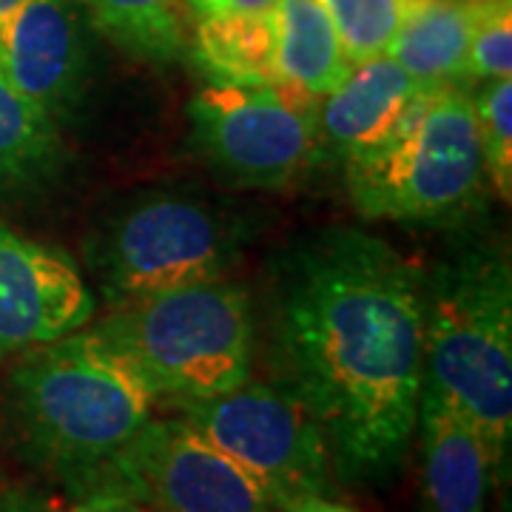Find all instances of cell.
<instances>
[{
    "mask_svg": "<svg viewBox=\"0 0 512 512\" xmlns=\"http://www.w3.org/2000/svg\"><path fill=\"white\" fill-rule=\"evenodd\" d=\"M342 165L365 220L461 225L484 191L473 94L458 83L424 86L379 146Z\"/></svg>",
    "mask_w": 512,
    "mask_h": 512,
    "instance_id": "cell-4",
    "label": "cell"
},
{
    "mask_svg": "<svg viewBox=\"0 0 512 512\" xmlns=\"http://www.w3.org/2000/svg\"><path fill=\"white\" fill-rule=\"evenodd\" d=\"M197 15H237V12H271L279 0H185Z\"/></svg>",
    "mask_w": 512,
    "mask_h": 512,
    "instance_id": "cell-23",
    "label": "cell"
},
{
    "mask_svg": "<svg viewBox=\"0 0 512 512\" xmlns=\"http://www.w3.org/2000/svg\"><path fill=\"white\" fill-rule=\"evenodd\" d=\"M63 157L55 120L0 72V197L49 185Z\"/></svg>",
    "mask_w": 512,
    "mask_h": 512,
    "instance_id": "cell-17",
    "label": "cell"
},
{
    "mask_svg": "<svg viewBox=\"0 0 512 512\" xmlns=\"http://www.w3.org/2000/svg\"><path fill=\"white\" fill-rule=\"evenodd\" d=\"M421 89L390 55L350 63L345 80L316 106L319 154L345 163L379 146Z\"/></svg>",
    "mask_w": 512,
    "mask_h": 512,
    "instance_id": "cell-12",
    "label": "cell"
},
{
    "mask_svg": "<svg viewBox=\"0 0 512 512\" xmlns=\"http://www.w3.org/2000/svg\"><path fill=\"white\" fill-rule=\"evenodd\" d=\"M274 18L279 86L311 100L328 97L350 72V60L322 0H279Z\"/></svg>",
    "mask_w": 512,
    "mask_h": 512,
    "instance_id": "cell-15",
    "label": "cell"
},
{
    "mask_svg": "<svg viewBox=\"0 0 512 512\" xmlns=\"http://www.w3.org/2000/svg\"><path fill=\"white\" fill-rule=\"evenodd\" d=\"M94 308L72 256L0 225V365L86 328Z\"/></svg>",
    "mask_w": 512,
    "mask_h": 512,
    "instance_id": "cell-10",
    "label": "cell"
},
{
    "mask_svg": "<svg viewBox=\"0 0 512 512\" xmlns=\"http://www.w3.org/2000/svg\"><path fill=\"white\" fill-rule=\"evenodd\" d=\"M205 439L242 467L274 512L330 495L333 461L328 441L308 407L282 384H239L234 390L180 404Z\"/></svg>",
    "mask_w": 512,
    "mask_h": 512,
    "instance_id": "cell-7",
    "label": "cell"
},
{
    "mask_svg": "<svg viewBox=\"0 0 512 512\" xmlns=\"http://www.w3.org/2000/svg\"><path fill=\"white\" fill-rule=\"evenodd\" d=\"M63 512H148L140 501H134L131 495L111 487V484H94L89 490L77 493L69 510Z\"/></svg>",
    "mask_w": 512,
    "mask_h": 512,
    "instance_id": "cell-22",
    "label": "cell"
},
{
    "mask_svg": "<svg viewBox=\"0 0 512 512\" xmlns=\"http://www.w3.org/2000/svg\"><path fill=\"white\" fill-rule=\"evenodd\" d=\"M191 57L214 86H274L279 83L274 9L202 15Z\"/></svg>",
    "mask_w": 512,
    "mask_h": 512,
    "instance_id": "cell-16",
    "label": "cell"
},
{
    "mask_svg": "<svg viewBox=\"0 0 512 512\" xmlns=\"http://www.w3.org/2000/svg\"><path fill=\"white\" fill-rule=\"evenodd\" d=\"M251 220L197 191H148L89 234L86 262L111 308L222 279L245 248Z\"/></svg>",
    "mask_w": 512,
    "mask_h": 512,
    "instance_id": "cell-6",
    "label": "cell"
},
{
    "mask_svg": "<svg viewBox=\"0 0 512 512\" xmlns=\"http://www.w3.org/2000/svg\"><path fill=\"white\" fill-rule=\"evenodd\" d=\"M191 143L220 177L285 188L319 157L316 106L285 86H214L188 103Z\"/></svg>",
    "mask_w": 512,
    "mask_h": 512,
    "instance_id": "cell-8",
    "label": "cell"
},
{
    "mask_svg": "<svg viewBox=\"0 0 512 512\" xmlns=\"http://www.w3.org/2000/svg\"><path fill=\"white\" fill-rule=\"evenodd\" d=\"M137 365L97 330H74L15 356L3 424L26 464L89 490L154 413Z\"/></svg>",
    "mask_w": 512,
    "mask_h": 512,
    "instance_id": "cell-2",
    "label": "cell"
},
{
    "mask_svg": "<svg viewBox=\"0 0 512 512\" xmlns=\"http://www.w3.org/2000/svg\"><path fill=\"white\" fill-rule=\"evenodd\" d=\"M0 512H49L35 495L3 493L0 495Z\"/></svg>",
    "mask_w": 512,
    "mask_h": 512,
    "instance_id": "cell-24",
    "label": "cell"
},
{
    "mask_svg": "<svg viewBox=\"0 0 512 512\" xmlns=\"http://www.w3.org/2000/svg\"><path fill=\"white\" fill-rule=\"evenodd\" d=\"M103 35L154 66L185 55L183 0H77Z\"/></svg>",
    "mask_w": 512,
    "mask_h": 512,
    "instance_id": "cell-18",
    "label": "cell"
},
{
    "mask_svg": "<svg viewBox=\"0 0 512 512\" xmlns=\"http://www.w3.org/2000/svg\"><path fill=\"white\" fill-rule=\"evenodd\" d=\"M94 484L123 490L148 512H274L254 478L183 416L148 421Z\"/></svg>",
    "mask_w": 512,
    "mask_h": 512,
    "instance_id": "cell-9",
    "label": "cell"
},
{
    "mask_svg": "<svg viewBox=\"0 0 512 512\" xmlns=\"http://www.w3.org/2000/svg\"><path fill=\"white\" fill-rule=\"evenodd\" d=\"M350 63L387 55L402 20V0H322Z\"/></svg>",
    "mask_w": 512,
    "mask_h": 512,
    "instance_id": "cell-19",
    "label": "cell"
},
{
    "mask_svg": "<svg viewBox=\"0 0 512 512\" xmlns=\"http://www.w3.org/2000/svg\"><path fill=\"white\" fill-rule=\"evenodd\" d=\"M20 3H23V0H0V23L9 18V15L18 9Z\"/></svg>",
    "mask_w": 512,
    "mask_h": 512,
    "instance_id": "cell-26",
    "label": "cell"
},
{
    "mask_svg": "<svg viewBox=\"0 0 512 512\" xmlns=\"http://www.w3.org/2000/svg\"><path fill=\"white\" fill-rule=\"evenodd\" d=\"M94 330L137 365L157 399L205 402L251 379V299L225 279L120 305Z\"/></svg>",
    "mask_w": 512,
    "mask_h": 512,
    "instance_id": "cell-5",
    "label": "cell"
},
{
    "mask_svg": "<svg viewBox=\"0 0 512 512\" xmlns=\"http://www.w3.org/2000/svg\"><path fill=\"white\" fill-rule=\"evenodd\" d=\"M419 512H484L493 470L476 430L421 387Z\"/></svg>",
    "mask_w": 512,
    "mask_h": 512,
    "instance_id": "cell-13",
    "label": "cell"
},
{
    "mask_svg": "<svg viewBox=\"0 0 512 512\" xmlns=\"http://www.w3.org/2000/svg\"><path fill=\"white\" fill-rule=\"evenodd\" d=\"M476 103L478 143L484 174L490 177L495 194L507 202L512 194V83L510 77L487 80L481 92L473 94Z\"/></svg>",
    "mask_w": 512,
    "mask_h": 512,
    "instance_id": "cell-20",
    "label": "cell"
},
{
    "mask_svg": "<svg viewBox=\"0 0 512 512\" xmlns=\"http://www.w3.org/2000/svg\"><path fill=\"white\" fill-rule=\"evenodd\" d=\"M293 512H359L348 507V504H339V501H330L328 495H316V498H308L302 501Z\"/></svg>",
    "mask_w": 512,
    "mask_h": 512,
    "instance_id": "cell-25",
    "label": "cell"
},
{
    "mask_svg": "<svg viewBox=\"0 0 512 512\" xmlns=\"http://www.w3.org/2000/svg\"><path fill=\"white\" fill-rule=\"evenodd\" d=\"M0 72L55 123H69L89 89L80 3L23 0L0 23Z\"/></svg>",
    "mask_w": 512,
    "mask_h": 512,
    "instance_id": "cell-11",
    "label": "cell"
},
{
    "mask_svg": "<svg viewBox=\"0 0 512 512\" xmlns=\"http://www.w3.org/2000/svg\"><path fill=\"white\" fill-rule=\"evenodd\" d=\"M271 336L282 387L319 424L333 473L345 481L393 476L419 427V271L382 237L322 231L279 262Z\"/></svg>",
    "mask_w": 512,
    "mask_h": 512,
    "instance_id": "cell-1",
    "label": "cell"
},
{
    "mask_svg": "<svg viewBox=\"0 0 512 512\" xmlns=\"http://www.w3.org/2000/svg\"><path fill=\"white\" fill-rule=\"evenodd\" d=\"M512 72V6L510 0H473V35L467 55V77L498 80Z\"/></svg>",
    "mask_w": 512,
    "mask_h": 512,
    "instance_id": "cell-21",
    "label": "cell"
},
{
    "mask_svg": "<svg viewBox=\"0 0 512 512\" xmlns=\"http://www.w3.org/2000/svg\"><path fill=\"white\" fill-rule=\"evenodd\" d=\"M473 0H402V20L387 55L421 86L467 80Z\"/></svg>",
    "mask_w": 512,
    "mask_h": 512,
    "instance_id": "cell-14",
    "label": "cell"
},
{
    "mask_svg": "<svg viewBox=\"0 0 512 512\" xmlns=\"http://www.w3.org/2000/svg\"><path fill=\"white\" fill-rule=\"evenodd\" d=\"M424 390L476 430L493 484L507 478L512 444V274L495 245L447 254L421 279Z\"/></svg>",
    "mask_w": 512,
    "mask_h": 512,
    "instance_id": "cell-3",
    "label": "cell"
}]
</instances>
